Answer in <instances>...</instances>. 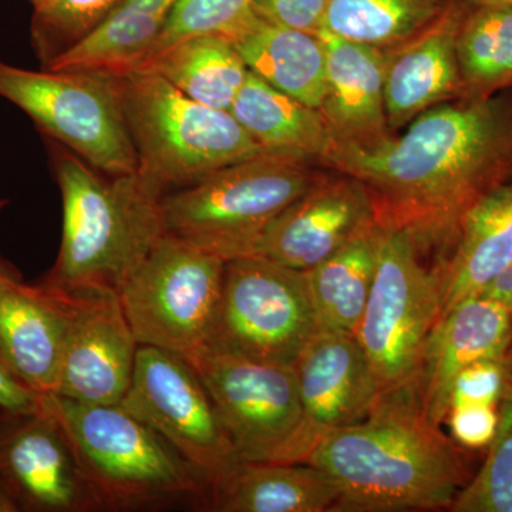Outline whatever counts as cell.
I'll return each mask as SVG.
<instances>
[{
	"label": "cell",
	"instance_id": "6da1fadb",
	"mask_svg": "<svg viewBox=\"0 0 512 512\" xmlns=\"http://www.w3.org/2000/svg\"><path fill=\"white\" fill-rule=\"evenodd\" d=\"M319 165L365 185L377 225L451 249L470 211L512 181V94L447 101L372 146L333 143Z\"/></svg>",
	"mask_w": 512,
	"mask_h": 512
},
{
	"label": "cell",
	"instance_id": "7a4b0ae2",
	"mask_svg": "<svg viewBox=\"0 0 512 512\" xmlns=\"http://www.w3.org/2000/svg\"><path fill=\"white\" fill-rule=\"evenodd\" d=\"M463 450L426 420L413 384L382 394L360 423L322 434L306 463L339 485L336 511L448 510L473 477Z\"/></svg>",
	"mask_w": 512,
	"mask_h": 512
},
{
	"label": "cell",
	"instance_id": "3957f363",
	"mask_svg": "<svg viewBox=\"0 0 512 512\" xmlns=\"http://www.w3.org/2000/svg\"><path fill=\"white\" fill-rule=\"evenodd\" d=\"M63 205L62 242L40 285L67 293H119L165 232L164 191L143 174L109 175L43 138Z\"/></svg>",
	"mask_w": 512,
	"mask_h": 512
},
{
	"label": "cell",
	"instance_id": "277c9868",
	"mask_svg": "<svg viewBox=\"0 0 512 512\" xmlns=\"http://www.w3.org/2000/svg\"><path fill=\"white\" fill-rule=\"evenodd\" d=\"M60 424L100 510H136L204 497L211 485L151 427L120 404H84L42 394Z\"/></svg>",
	"mask_w": 512,
	"mask_h": 512
},
{
	"label": "cell",
	"instance_id": "5b68a950",
	"mask_svg": "<svg viewBox=\"0 0 512 512\" xmlns=\"http://www.w3.org/2000/svg\"><path fill=\"white\" fill-rule=\"evenodd\" d=\"M116 83L137 171L164 194L266 153L231 111L204 106L157 74H121Z\"/></svg>",
	"mask_w": 512,
	"mask_h": 512
},
{
	"label": "cell",
	"instance_id": "8992f818",
	"mask_svg": "<svg viewBox=\"0 0 512 512\" xmlns=\"http://www.w3.org/2000/svg\"><path fill=\"white\" fill-rule=\"evenodd\" d=\"M315 163L261 153L167 192L165 232L222 258L247 255L258 238L322 177Z\"/></svg>",
	"mask_w": 512,
	"mask_h": 512
},
{
	"label": "cell",
	"instance_id": "52a82bcc",
	"mask_svg": "<svg viewBox=\"0 0 512 512\" xmlns=\"http://www.w3.org/2000/svg\"><path fill=\"white\" fill-rule=\"evenodd\" d=\"M184 359L210 394L239 460L306 463L322 434L303 409L293 366L210 348Z\"/></svg>",
	"mask_w": 512,
	"mask_h": 512
},
{
	"label": "cell",
	"instance_id": "ba28073f",
	"mask_svg": "<svg viewBox=\"0 0 512 512\" xmlns=\"http://www.w3.org/2000/svg\"><path fill=\"white\" fill-rule=\"evenodd\" d=\"M406 229L377 225L372 291L356 329L382 394L413 386L441 315V269H427Z\"/></svg>",
	"mask_w": 512,
	"mask_h": 512
},
{
	"label": "cell",
	"instance_id": "9c48e42d",
	"mask_svg": "<svg viewBox=\"0 0 512 512\" xmlns=\"http://www.w3.org/2000/svg\"><path fill=\"white\" fill-rule=\"evenodd\" d=\"M0 97L25 111L43 138L69 148L101 173L138 170L113 74L35 72L0 60Z\"/></svg>",
	"mask_w": 512,
	"mask_h": 512
},
{
	"label": "cell",
	"instance_id": "30bf717a",
	"mask_svg": "<svg viewBox=\"0 0 512 512\" xmlns=\"http://www.w3.org/2000/svg\"><path fill=\"white\" fill-rule=\"evenodd\" d=\"M227 259L165 234L120 289L121 308L140 346L188 356L210 342Z\"/></svg>",
	"mask_w": 512,
	"mask_h": 512
},
{
	"label": "cell",
	"instance_id": "8fae6325",
	"mask_svg": "<svg viewBox=\"0 0 512 512\" xmlns=\"http://www.w3.org/2000/svg\"><path fill=\"white\" fill-rule=\"evenodd\" d=\"M322 329L306 271L259 255L227 259L217 322L205 348L293 366Z\"/></svg>",
	"mask_w": 512,
	"mask_h": 512
},
{
	"label": "cell",
	"instance_id": "7c38bea8",
	"mask_svg": "<svg viewBox=\"0 0 512 512\" xmlns=\"http://www.w3.org/2000/svg\"><path fill=\"white\" fill-rule=\"evenodd\" d=\"M120 406L197 468L211 490L239 461L210 394L177 353L140 346L133 380Z\"/></svg>",
	"mask_w": 512,
	"mask_h": 512
},
{
	"label": "cell",
	"instance_id": "4fadbf2b",
	"mask_svg": "<svg viewBox=\"0 0 512 512\" xmlns=\"http://www.w3.org/2000/svg\"><path fill=\"white\" fill-rule=\"evenodd\" d=\"M0 483L28 512L100 510L66 434L45 407L0 412Z\"/></svg>",
	"mask_w": 512,
	"mask_h": 512
},
{
	"label": "cell",
	"instance_id": "5bb4252c",
	"mask_svg": "<svg viewBox=\"0 0 512 512\" xmlns=\"http://www.w3.org/2000/svg\"><path fill=\"white\" fill-rule=\"evenodd\" d=\"M69 299V326L55 394L84 404L116 406L133 380L140 348L119 295L73 293Z\"/></svg>",
	"mask_w": 512,
	"mask_h": 512
},
{
	"label": "cell",
	"instance_id": "9a60e30c",
	"mask_svg": "<svg viewBox=\"0 0 512 512\" xmlns=\"http://www.w3.org/2000/svg\"><path fill=\"white\" fill-rule=\"evenodd\" d=\"M376 225L375 202L365 185L328 170L266 228L247 255L309 271Z\"/></svg>",
	"mask_w": 512,
	"mask_h": 512
},
{
	"label": "cell",
	"instance_id": "2e32d148",
	"mask_svg": "<svg viewBox=\"0 0 512 512\" xmlns=\"http://www.w3.org/2000/svg\"><path fill=\"white\" fill-rule=\"evenodd\" d=\"M511 348V309L493 296H470L443 313L424 345L416 382L426 420L436 427L446 423L451 386L461 370Z\"/></svg>",
	"mask_w": 512,
	"mask_h": 512
},
{
	"label": "cell",
	"instance_id": "e0dca14e",
	"mask_svg": "<svg viewBox=\"0 0 512 512\" xmlns=\"http://www.w3.org/2000/svg\"><path fill=\"white\" fill-rule=\"evenodd\" d=\"M470 3L471 0H451L426 29L384 50V104L392 133L424 111L463 99L457 35Z\"/></svg>",
	"mask_w": 512,
	"mask_h": 512
},
{
	"label": "cell",
	"instance_id": "ac0fdd59",
	"mask_svg": "<svg viewBox=\"0 0 512 512\" xmlns=\"http://www.w3.org/2000/svg\"><path fill=\"white\" fill-rule=\"evenodd\" d=\"M293 370L303 409L320 434L360 423L382 397L355 333L320 329Z\"/></svg>",
	"mask_w": 512,
	"mask_h": 512
},
{
	"label": "cell",
	"instance_id": "d6986e66",
	"mask_svg": "<svg viewBox=\"0 0 512 512\" xmlns=\"http://www.w3.org/2000/svg\"><path fill=\"white\" fill-rule=\"evenodd\" d=\"M70 299L22 278L0 284V366L39 394L55 393Z\"/></svg>",
	"mask_w": 512,
	"mask_h": 512
},
{
	"label": "cell",
	"instance_id": "ffe728a7",
	"mask_svg": "<svg viewBox=\"0 0 512 512\" xmlns=\"http://www.w3.org/2000/svg\"><path fill=\"white\" fill-rule=\"evenodd\" d=\"M326 52V93L320 113L333 143L372 146L392 136L384 104L386 52L319 33Z\"/></svg>",
	"mask_w": 512,
	"mask_h": 512
},
{
	"label": "cell",
	"instance_id": "44dd1931",
	"mask_svg": "<svg viewBox=\"0 0 512 512\" xmlns=\"http://www.w3.org/2000/svg\"><path fill=\"white\" fill-rule=\"evenodd\" d=\"M220 35L238 50L249 72L320 110L326 93V52L320 35L276 25L254 10Z\"/></svg>",
	"mask_w": 512,
	"mask_h": 512
},
{
	"label": "cell",
	"instance_id": "7402d4cb",
	"mask_svg": "<svg viewBox=\"0 0 512 512\" xmlns=\"http://www.w3.org/2000/svg\"><path fill=\"white\" fill-rule=\"evenodd\" d=\"M340 488L309 463L239 460L211 490L212 510L222 512L336 511Z\"/></svg>",
	"mask_w": 512,
	"mask_h": 512
},
{
	"label": "cell",
	"instance_id": "603a6c76",
	"mask_svg": "<svg viewBox=\"0 0 512 512\" xmlns=\"http://www.w3.org/2000/svg\"><path fill=\"white\" fill-rule=\"evenodd\" d=\"M511 264L512 181L470 211L441 262V315L483 293Z\"/></svg>",
	"mask_w": 512,
	"mask_h": 512
},
{
	"label": "cell",
	"instance_id": "cb8c5ba5",
	"mask_svg": "<svg viewBox=\"0 0 512 512\" xmlns=\"http://www.w3.org/2000/svg\"><path fill=\"white\" fill-rule=\"evenodd\" d=\"M229 111L266 153L319 164L332 147V133L320 110L279 92L252 72Z\"/></svg>",
	"mask_w": 512,
	"mask_h": 512
},
{
	"label": "cell",
	"instance_id": "d4e9b609",
	"mask_svg": "<svg viewBox=\"0 0 512 512\" xmlns=\"http://www.w3.org/2000/svg\"><path fill=\"white\" fill-rule=\"evenodd\" d=\"M180 0H126L109 19L47 70H86L121 76L146 62Z\"/></svg>",
	"mask_w": 512,
	"mask_h": 512
},
{
	"label": "cell",
	"instance_id": "484cf974",
	"mask_svg": "<svg viewBox=\"0 0 512 512\" xmlns=\"http://www.w3.org/2000/svg\"><path fill=\"white\" fill-rule=\"evenodd\" d=\"M136 72L157 74L190 99L229 111L249 69L227 37L202 33L185 37L151 57Z\"/></svg>",
	"mask_w": 512,
	"mask_h": 512
},
{
	"label": "cell",
	"instance_id": "4316f807",
	"mask_svg": "<svg viewBox=\"0 0 512 512\" xmlns=\"http://www.w3.org/2000/svg\"><path fill=\"white\" fill-rule=\"evenodd\" d=\"M377 225L306 271L320 326L356 333L372 291Z\"/></svg>",
	"mask_w": 512,
	"mask_h": 512
},
{
	"label": "cell",
	"instance_id": "83f0119b",
	"mask_svg": "<svg viewBox=\"0 0 512 512\" xmlns=\"http://www.w3.org/2000/svg\"><path fill=\"white\" fill-rule=\"evenodd\" d=\"M464 97L487 99L512 89V5L471 0L457 35Z\"/></svg>",
	"mask_w": 512,
	"mask_h": 512
},
{
	"label": "cell",
	"instance_id": "f1b7e54d",
	"mask_svg": "<svg viewBox=\"0 0 512 512\" xmlns=\"http://www.w3.org/2000/svg\"><path fill=\"white\" fill-rule=\"evenodd\" d=\"M451 0H329L323 29L387 50L430 26Z\"/></svg>",
	"mask_w": 512,
	"mask_h": 512
},
{
	"label": "cell",
	"instance_id": "f546056e",
	"mask_svg": "<svg viewBox=\"0 0 512 512\" xmlns=\"http://www.w3.org/2000/svg\"><path fill=\"white\" fill-rule=\"evenodd\" d=\"M126 0H45L33 8L30 45L40 67L86 39Z\"/></svg>",
	"mask_w": 512,
	"mask_h": 512
},
{
	"label": "cell",
	"instance_id": "4dcf8cb0",
	"mask_svg": "<svg viewBox=\"0 0 512 512\" xmlns=\"http://www.w3.org/2000/svg\"><path fill=\"white\" fill-rule=\"evenodd\" d=\"M497 433L487 457L448 510L453 512H512V380L498 406Z\"/></svg>",
	"mask_w": 512,
	"mask_h": 512
},
{
	"label": "cell",
	"instance_id": "1f68e13d",
	"mask_svg": "<svg viewBox=\"0 0 512 512\" xmlns=\"http://www.w3.org/2000/svg\"><path fill=\"white\" fill-rule=\"evenodd\" d=\"M251 10L252 0H180L146 62L185 37L227 32Z\"/></svg>",
	"mask_w": 512,
	"mask_h": 512
},
{
	"label": "cell",
	"instance_id": "d6a6232c",
	"mask_svg": "<svg viewBox=\"0 0 512 512\" xmlns=\"http://www.w3.org/2000/svg\"><path fill=\"white\" fill-rule=\"evenodd\" d=\"M512 380V348L501 356L471 363L458 373L448 397V410L461 404L500 406Z\"/></svg>",
	"mask_w": 512,
	"mask_h": 512
},
{
	"label": "cell",
	"instance_id": "836d02e7",
	"mask_svg": "<svg viewBox=\"0 0 512 512\" xmlns=\"http://www.w3.org/2000/svg\"><path fill=\"white\" fill-rule=\"evenodd\" d=\"M500 412L497 406L461 404L448 410L446 423L454 443L464 450H483L490 447L497 433Z\"/></svg>",
	"mask_w": 512,
	"mask_h": 512
},
{
	"label": "cell",
	"instance_id": "e575fe53",
	"mask_svg": "<svg viewBox=\"0 0 512 512\" xmlns=\"http://www.w3.org/2000/svg\"><path fill=\"white\" fill-rule=\"evenodd\" d=\"M329 0H252V10L276 25L319 35Z\"/></svg>",
	"mask_w": 512,
	"mask_h": 512
},
{
	"label": "cell",
	"instance_id": "d590c367",
	"mask_svg": "<svg viewBox=\"0 0 512 512\" xmlns=\"http://www.w3.org/2000/svg\"><path fill=\"white\" fill-rule=\"evenodd\" d=\"M40 409L42 394L33 392L0 366V412L35 413Z\"/></svg>",
	"mask_w": 512,
	"mask_h": 512
},
{
	"label": "cell",
	"instance_id": "8d00e7d4",
	"mask_svg": "<svg viewBox=\"0 0 512 512\" xmlns=\"http://www.w3.org/2000/svg\"><path fill=\"white\" fill-rule=\"evenodd\" d=\"M483 293L503 302L512 312V264Z\"/></svg>",
	"mask_w": 512,
	"mask_h": 512
},
{
	"label": "cell",
	"instance_id": "74e56055",
	"mask_svg": "<svg viewBox=\"0 0 512 512\" xmlns=\"http://www.w3.org/2000/svg\"><path fill=\"white\" fill-rule=\"evenodd\" d=\"M19 278H22V276L16 271L15 266L10 265L8 261L0 256V284Z\"/></svg>",
	"mask_w": 512,
	"mask_h": 512
},
{
	"label": "cell",
	"instance_id": "f35d334b",
	"mask_svg": "<svg viewBox=\"0 0 512 512\" xmlns=\"http://www.w3.org/2000/svg\"><path fill=\"white\" fill-rule=\"evenodd\" d=\"M18 504L15 503L8 490L0 483V512H19Z\"/></svg>",
	"mask_w": 512,
	"mask_h": 512
},
{
	"label": "cell",
	"instance_id": "ab89813d",
	"mask_svg": "<svg viewBox=\"0 0 512 512\" xmlns=\"http://www.w3.org/2000/svg\"><path fill=\"white\" fill-rule=\"evenodd\" d=\"M476 2L510 3L512 5V0H476Z\"/></svg>",
	"mask_w": 512,
	"mask_h": 512
},
{
	"label": "cell",
	"instance_id": "60d3db41",
	"mask_svg": "<svg viewBox=\"0 0 512 512\" xmlns=\"http://www.w3.org/2000/svg\"><path fill=\"white\" fill-rule=\"evenodd\" d=\"M26 2H29L32 8H37V6L42 5L45 0H26Z\"/></svg>",
	"mask_w": 512,
	"mask_h": 512
},
{
	"label": "cell",
	"instance_id": "b9f144b4",
	"mask_svg": "<svg viewBox=\"0 0 512 512\" xmlns=\"http://www.w3.org/2000/svg\"><path fill=\"white\" fill-rule=\"evenodd\" d=\"M8 205V200H0V211Z\"/></svg>",
	"mask_w": 512,
	"mask_h": 512
}]
</instances>
